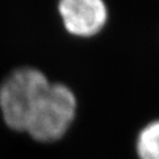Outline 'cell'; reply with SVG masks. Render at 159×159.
<instances>
[{
    "label": "cell",
    "mask_w": 159,
    "mask_h": 159,
    "mask_svg": "<svg viewBox=\"0 0 159 159\" xmlns=\"http://www.w3.org/2000/svg\"><path fill=\"white\" fill-rule=\"evenodd\" d=\"M76 108V97L72 89L62 83H50L25 132L37 142H57L64 136L74 122Z\"/></svg>",
    "instance_id": "2"
},
{
    "label": "cell",
    "mask_w": 159,
    "mask_h": 159,
    "mask_svg": "<svg viewBox=\"0 0 159 159\" xmlns=\"http://www.w3.org/2000/svg\"><path fill=\"white\" fill-rule=\"evenodd\" d=\"M139 159H159V119L148 123L136 139Z\"/></svg>",
    "instance_id": "4"
},
{
    "label": "cell",
    "mask_w": 159,
    "mask_h": 159,
    "mask_svg": "<svg viewBox=\"0 0 159 159\" xmlns=\"http://www.w3.org/2000/svg\"><path fill=\"white\" fill-rule=\"evenodd\" d=\"M50 85L40 70L22 66L13 70L0 84V111L9 128L25 132L38 103Z\"/></svg>",
    "instance_id": "1"
},
{
    "label": "cell",
    "mask_w": 159,
    "mask_h": 159,
    "mask_svg": "<svg viewBox=\"0 0 159 159\" xmlns=\"http://www.w3.org/2000/svg\"><path fill=\"white\" fill-rule=\"evenodd\" d=\"M57 11L67 32L81 38L96 35L108 19L104 0H59Z\"/></svg>",
    "instance_id": "3"
}]
</instances>
